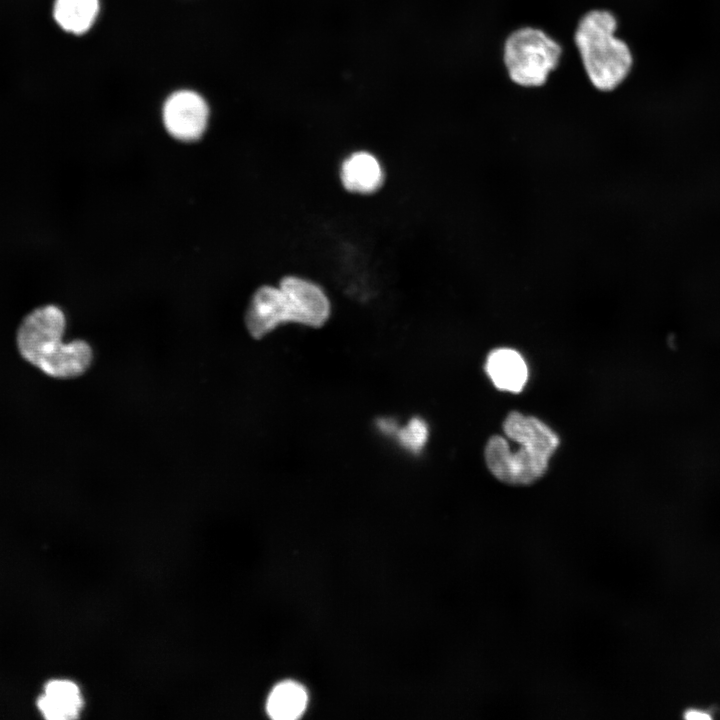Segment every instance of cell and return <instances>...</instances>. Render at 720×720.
Wrapping results in <instances>:
<instances>
[{
	"label": "cell",
	"instance_id": "cell-1",
	"mask_svg": "<svg viewBox=\"0 0 720 720\" xmlns=\"http://www.w3.org/2000/svg\"><path fill=\"white\" fill-rule=\"evenodd\" d=\"M503 429L509 439L521 446L511 452L506 439L492 436L484 453L491 473L498 480L515 485H527L542 477L559 445L556 433L536 417L518 411L508 414Z\"/></svg>",
	"mask_w": 720,
	"mask_h": 720
},
{
	"label": "cell",
	"instance_id": "cell-2",
	"mask_svg": "<svg viewBox=\"0 0 720 720\" xmlns=\"http://www.w3.org/2000/svg\"><path fill=\"white\" fill-rule=\"evenodd\" d=\"M619 23L614 12L593 8L578 19L572 41L590 85L611 93L628 79L634 65L629 44L617 35Z\"/></svg>",
	"mask_w": 720,
	"mask_h": 720
},
{
	"label": "cell",
	"instance_id": "cell-3",
	"mask_svg": "<svg viewBox=\"0 0 720 720\" xmlns=\"http://www.w3.org/2000/svg\"><path fill=\"white\" fill-rule=\"evenodd\" d=\"M66 319L56 305L32 310L17 330V346L22 357L48 376L67 379L82 375L90 366L93 353L83 340L62 342Z\"/></svg>",
	"mask_w": 720,
	"mask_h": 720
},
{
	"label": "cell",
	"instance_id": "cell-4",
	"mask_svg": "<svg viewBox=\"0 0 720 720\" xmlns=\"http://www.w3.org/2000/svg\"><path fill=\"white\" fill-rule=\"evenodd\" d=\"M564 47L544 29L523 25L503 40L501 57L509 81L524 89L544 87L562 61Z\"/></svg>",
	"mask_w": 720,
	"mask_h": 720
},
{
	"label": "cell",
	"instance_id": "cell-5",
	"mask_svg": "<svg viewBox=\"0 0 720 720\" xmlns=\"http://www.w3.org/2000/svg\"><path fill=\"white\" fill-rule=\"evenodd\" d=\"M247 330L260 339L285 323H298L293 299L279 286L264 285L253 294L245 314Z\"/></svg>",
	"mask_w": 720,
	"mask_h": 720
},
{
	"label": "cell",
	"instance_id": "cell-6",
	"mask_svg": "<svg viewBox=\"0 0 720 720\" xmlns=\"http://www.w3.org/2000/svg\"><path fill=\"white\" fill-rule=\"evenodd\" d=\"M165 129L175 139L193 142L206 130L209 109L205 100L191 90H180L171 94L162 109Z\"/></svg>",
	"mask_w": 720,
	"mask_h": 720
},
{
	"label": "cell",
	"instance_id": "cell-7",
	"mask_svg": "<svg viewBox=\"0 0 720 720\" xmlns=\"http://www.w3.org/2000/svg\"><path fill=\"white\" fill-rule=\"evenodd\" d=\"M279 286L294 299L300 324L321 327L328 320L330 302L319 285L298 276H285Z\"/></svg>",
	"mask_w": 720,
	"mask_h": 720
},
{
	"label": "cell",
	"instance_id": "cell-8",
	"mask_svg": "<svg viewBox=\"0 0 720 720\" xmlns=\"http://www.w3.org/2000/svg\"><path fill=\"white\" fill-rule=\"evenodd\" d=\"M343 187L360 194H369L383 184L384 173L378 159L366 151H358L346 157L340 166Z\"/></svg>",
	"mask_w": 720,
	"mask_h": 720
},
{
	"label": "cell",
	"instance_id": "cell-9",
	"mask_svg": "<svg viewBox=\"0 0 720 720\" xmlns=\"http://www.w3.org/2000/svg\"><path fill=\"white\" fill-rule=\"evenodd\" d=\"M485 370L495 387L503 391L518 393L528 379V368L523 357L509 348L490 352Z\"/></svg>",
	"mask_w": 720,
	"mask_h": 720
},
{
	"label": "cell",
	"instance_id": "cell-10",
	"mask_svg": "<svg viewBox=\"0 0 720 720\" xmlns=\"http://www.w3.org/2000/svg\"><path fill=\"white\" fill-rule=\"evenodd\" d=\"M82 704L78 686L68 680L48 682L37 701L40 712L49 720L77 718Z\"/></svg>",
	"mask_w": 720,
	"mask_h": 720
},
{
	"label": "cell",
	"instance_id": "cell-11",
	"mask_svg": "<svg viewBox=\"0 0 720 720\" xmlns=\"http://www.w3.org/2000/svg\"><path fill=\"white\" fill-rule=\"evenodd\" d=\"M99 12V0H55L53 17L61 29L80 35L94 24Z\"/></svg>",
	"mask_w": 720,
	"mask_h": 720
},
{
	"label": "cell",
	"instance_id": "cell-12",
	"mask_svg": "<svg viewBox=\"0 0 720 720\" xmlns=\"http://www.w3.org/2000/svg\"><path fill=\"white\" fill-rule=\"evenodd\" d=\"M307 699V693L301 685L284 681L271 691L267 700V712L276 720H294L305 711Z\"/></svg>",
	"mask_w": 720,
	"mask_h": 720
},
{
	"label": "cell",
	"instance_id": "cell-13",
	"mask_svg": "<svg viewBox=\"0 0 720 720\" xmlns=\"http://www.w3.org/2000/svg\"><path fill=\"white\" fill-rule=\"evenodd\" d=\"M400 444L417 453L424 447L428 438V427L421 418H412L407 425L397 433Z\"/></svg>",
	"mask_w": 720,
	"mask_h": 720
},
{
	"label": "cell",
	"instance_id": "cell-14",
	"mask_svg": "<svg viewBox=\"0 0 720 720\" xmlns=\"http://www.w3.org/2000/svg\"><path fill=\"white\" fill-rule=\"evenodd\" d=\"M685 718L689 720H709L711 719V716L703 711L688 710L685 713Z\"/></svg>",
	"mask_w": 720,
	"mask_h": 720
}]
</instances>
